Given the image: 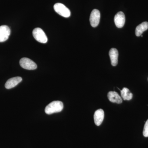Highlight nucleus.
Returning <instances> with one entry per match:
<instances>
[{"label": "nucleus", "mask_w": 148, "mask_h": 148, "mask_svg": "<svg viewBox=\"0 0 148 148\" xmlns=\"http://www.w3.org/2000/svg\"><path fill=\"white\" fill-rule=\"evenodd\" d=\"M53 8L56 13L63 17L68 18L71 16V12L70 10L63 4L56 3L53 6Z\"/></svg>", "instance_id": "2"}, {"label": "nucleus", "mask_w": 148, "mask_h": 148, "mask_svg": "<svg viewBox=\"0 0 148 148\" xmlns=\"http://www.w3.org/2000/svg\"><path fill=\"white\" fill-rule=\"evenodd\" d=\"M10 29L6 25L0 27V42H4L8 39L10 34Z\"/></svg>", "instance_id": "6"}, {"label": "nucleus", "mask_w": 148, "mask_h": 148, "mask_svg": "<svg viewBox=\"0 0 148 148\" xmlns=\"http://www.w3.org/2000/svg\"><path fill=\"white\" fill-rule=\"evenodd\" d=\"M33 35L36 40L42 43H46L48 41L47 37L42 29L36 28L33 31Z\"/></svg>", "instance_id": "3"}, {"label": "nucleus", "mask_w": 148, "mask_h": 148, "mask_svg": "<svg viewBox=\"0 0 148 148\" xmlns=\"http://www.w3.org/2000/svg\"><path fill=\"white\" fill-rule=\"evenodd\" d=\"M109 55L110 58L111 64L113 66H116L118 64L119 52L115 48H112L109 52Z\"/></svg>", "instance_id": "11"}, {"label": "nucleus", "mask_w": 148, "mask_h": 148, "mask_svg": "<svg viewBox=\"0 0 148 148\" xmlns=\"http://www.w3.org/2000/svg\"><path fill=\"white\" fill-rule=\"evenodd\" d=\"M108 98L112 103L121 104L122 103V99L117 92L115 91H110L108 93Z\"/></svg>", "instance_id": "10"}, {"label": "nucleus", "mask_w": 148, "mask_h": 148, "mask_svg": "<svg viewBox=\"0 0 148 148\" xmlns=\"http://www.w3.org/2000/svg\"><path fill=\"white\" fill-rule=\"evenodd\" d=\"M122 98L124 101H130L133 97L132 92L127 88H123L121 92Z\"/></svg>", "instance_id": "13"}, {"label": "nucleus", "mask_w": 148, "mask_h": 148, "mask_svg": "<svg viewBox=\"0 0 148 148\" xmlns=\"http://www.w3.org/2000/svg\"><path fill=\"white\" fill-rule=\"evenodd\" d=\"M144 137H148V119L146 121L144 126L143 132Z\"/></svg>", "instance_id": "14"}, {"label": "nucleus", "mask_w": 148, "mask_h": 148, "mask_svg": "<svg viewBox=\"0 0 148 148\" xmlns=\"http://www.w3.org/2000/svg\"><path fill=\"white\" fill-rule=\"evenodd\" d=\"M22 79L20 77H14L9 79L6 82L5 87L7 89H11L16 86L22 81Z\"/></svg>", "instance_id": "8"}, {"label": "nucleus", "mask_w": 148, "mask_h": 148, "mask_svg": "<svg viewBox=\"0 0 148 148\" xmlns=\"http://www.w3.org/2000/svg\"><path fill=\"white\" fill-rule=\"evenodd\" d=\"M115 24L117 27L121 28L123 27L125 23V18L124 14L122 12H119L116 14L114 18Z\"/></svg>", "instance_id": "7"}, {"label": "nucleus", "mask_w": 148, "mask_h": 148, "mask_svg": "<svg viewBox=\"0 0 148 148\" xmlns=\"http://www.w3.org/2000/svg\"><path fill=\"white\" fill-rule=\"evenodd\" d=\"M148 29V22H143L136 27L135 29V34L138 37L140 36L143 32L147 31Z\"/></svg>", "instance_id": "12"}, {"label": "nucleus", "mask_w": 148, "mask_h": 148, "mask_svg": "<svg viewBox=\"0 0 148 148\" xmlns=\"http://www.w3.org/2000/svg\"><path fill=\"white\" fill-rule=\"evenodd\" d=\"M64 108V104L60 101H54L49 103L46 107L45 112L50 115L55 113L61 112Z\"/></svg>", "instance_id": "1"}, {"label": "nucleus", "mask_w": 148, "mask_h": 148, "mask_svg": "<svg viewBox=\"0 0 148 148\" xmlns=\"http://www.w3.org/2000/svg\"><path fill=\"white\" fill-rule=\"evenodd\" d=\"M101 18V13L97 9H94L91 12L90 16V24L93 27H96L98 26Z\"/></svg>", "instance_id": "5"}, {"label": "nucleus", "mask_w": 148, "mask_h": 148, "mask_svg": "<svg viewBox=\"0 0 148 148\" xmlns=\"http://www.w3.org/2000/svg\"><path fill=\"white\" fill-rule=\"evenodd\" d=\"M19 64L22 68L26 70H34L37 68L36 64L29 58H21L19 61Z\"/></svg>", "instance_id": "4"}, {"label": "nucleus", "mask_w": 148, "mask_h": 148, "mask_svg": "<svg viewBox=\"0 0 148 148\" xmlns=\"http://www.w3.org/2000/svg\"><path fill=\"white\" fill-rule=\"evenodd\" d=\"M104 118V112L103 110L100 109L97 110L94 114V120L95 124L97 126L101 125Z\"/></svg>", "instance_id": "9"}]
</instances>
